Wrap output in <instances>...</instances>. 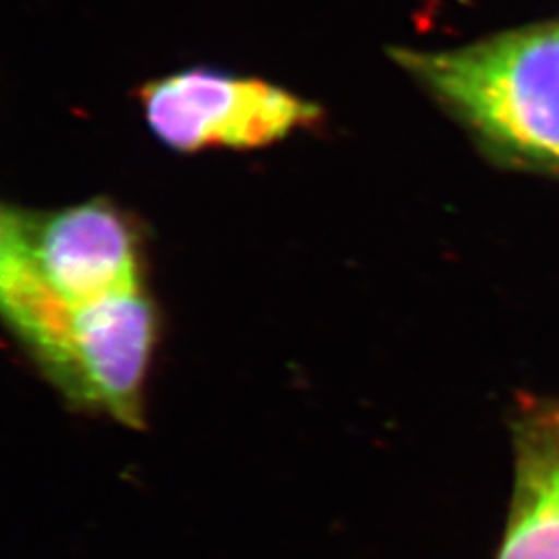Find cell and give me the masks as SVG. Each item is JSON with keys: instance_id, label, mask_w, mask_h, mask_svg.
<instances>
[{"instance_id": "cell-1", "label": "cell", "mask_w": 559, "mask_h": 559, "mask_svg": "<svg viewBox=\"0 0 559 559\" xmlns=\"http://www.w3.org/2000/svg\"><path fill=\"white\" fill-rule=\"evenodd\" d=\"M392 59L498 158L559 175V20Z\"/></svg>"}, {"instance_id": "cell-2", "label": "cell", "mask_w": 559, "mask_h": 559, "mask_svg": "<svg viewBox=\"0 0 559 559\" xmlns=\"http://www.w3.org/2000/svg\"><path fill=\"white\" fill-rule=\"evenodd\" d=\"M0 307L23 348L67 399L140 427L158 336V313L145 288L62 305L0 286Z\"/></svg>"}, {"instance_id": "cell-3", "label": "cell", "mask_w": 559, "mask_h": 559, "mask_svg": "<svg viewBox=\"0 0 559 559\" xmlns=\"http://www.w3.org/2000/svg\"><path fill=\"white\" fill-rule=\"evenodd\" d=\"M0 286L62 305H85L145 288L141 237L112 201L60 210L2 207Z\"/></svg>"}, {"instance_id": "cell-4", "label": "cell", "mask_w": 559, "mask_h": 559, "mask_svg": "<svg viewBox=\"0 0 559 559\" xmlns=\"http://www.w3.org/2000/svg\"><path fill=\"white\" fill-rule=\"evenodd\" d=\"M140 104L156 140L182 154L265 147L321 117L313 102L276 83L207 67L147 81Z\"/></svg>"}, {"instance_id": "cell-5", "label": "cell", "mask_w": 559, "mask_h": 559, "mask_svg": "<svg viewBox=\"0 0 559 559\" xmlns=\"http://www.w3.org/2000/svg\"><path fill=\"white\" fill-rule=\"evenodd\" d=\"M498 559H559V406L526 413L516 438V483Z\"/></svg>"}]
</instances>
